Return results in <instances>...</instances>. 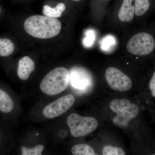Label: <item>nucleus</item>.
<instances>
[{
    "mask_svg": "<svg viewBox=\"0 0 155 155\" xmlns=\"http://www.w3.org/2000/svg\"><path fill=\"white\" fill-rule=\"evenodd\" d=\"M26 32L31 36L40 39L54 37L61 31V23L56 18L35 15L27 18L24 23Z\"/></svg>",
    "mask_w": 155,
    "mask_h": 155,
    "instance_id": "obj_1",
    "label": "nucleus"
},
{
    "mask_svg": "<svg viewBox=\"0 0 155 155\" xmlns=\"http://www.w3.org/2000/svg\"><path fill=\"white\" fill-rule=\"evenodd\" d=\"M69 81L68 69L64 67H57L47 74L41 82L40 87L45 94L56 95L67 88Z\"/></svg>",
    "mask_w": 155,
    "mask_h": 155,
    "instance_id": "obj_2",
    "label": "nucleus"
},
{
    "mask_svg": "<svg viewBox=\"0 0 155 155\" xmlns=\"http://www.w3.org/2000/svg\"><path fill=\"white\" fill-rule=\"evenodd\" d=\"M110 107L111 110L116 114L113 120L114 125L123 128L127 127L130 121L138 116L140 112L137 105L126 99L113 100Z\"/></svg>",
    "mask_w": 155,
    "mask_h": 155,
    "instance_id": "obj_3",
    "label": "nucleus"
},
{
    "mask_svg": "<svg viewBox=\"0 0 155 155\" xmlns=\"http://www.w3.org/2000/svg\"><path fill=\"white\" fill-rule=\"evenodd\" d=\"M67 123L70 133L74 137H80L88 135L95 130L98 122L95 118L72 114L67 119Z\"/></svg>",
    "mask_w": 155,
    "mask_h": 155,
    "instance_id": "obj_4",
    "label": "nucleus"
},
{
    "mask_svg": "<svg viewBox=\"0 0 155 155\" xmlns=\"http://www.w3.org/2000/svg\"><path fill=\"white\" fill-rule=\"evenodd\" d=\"M155 47L154 39L151 35L146 32L137 34L127 43V51L133 55L139 56L148 55Z\"/></svg>",
    "mask_w": 155,
    "mask_h": 155,
    "instance_id": "obj_5",
    "label": "nucleus"
},
{
    "mask_svg": "<svg viewBox=\"0 0 155 155\" xmlns=\"http://www.w3.org/2000/svg\"><path fill=\"white\" fill-rule=\"evenodd\" d=\"M105 78L109 86L115 91H128L133 84L128 76L115 67H109L106 69Z\"/></svg>",
    "mask_w": 155,
    "mask_h": 155,
    "instance_id": "obj_6",
    "label": "nucleus"
},
{
    "mask_svg": "<svg viewBox=\"0 0 155 155\" xmlns=\"http://www.w3.org/2000/svg\"><path fill=\"white\" fill-rule=\"evenodd\" d=\"M75 102L74 96L66 95L46 106L43 110V115L48 119L56 118L69 110Z\"/></svg>",
    "mask_w": 155,
    "mask_h": 155,
    "instance_id": "obj_7",
    "label": "nucleus"
},
{
    "mask_svg": "<svg viewBox=\"0 0 155 155\" xmlns=\"http://www.w3.org/2000/svg\"><path fill=\"white\" fill-rule=\"evenodd\" d=\"M70 79L73 86L78 88H82L88 84L90 78L89 75L85 70L81 68H75L70 71Z\"/></svg>",
    "mask_w": 155,
    "mask_h": 155,
    "instance_id": "obj_8",
    "label": "nucleus"
},
{
    "mask_svg": "<svg viewBox=\"0 0 155 155\" xmlns=\"http://www.w3.org/2000/svg\"><path fill=\"white\" fill-rule=\"evenodd\" d=\"M35 69V64L29 57L25 56L19 61L17 74L22 80H26L29 78L31 73Z\"/></svg>",
    "mask_w": 155,
    "mask_h": 155,
    "instance_id": "obj_9",
    "label": "nucleus"
},
{
    "mask_svg": "<svg viewBox=\"0 0 155 155\" xmlns=\"http://www.w3.org/2000/svg\"><path fill=\"white\" fill-rule=\"evenodd\" d=\"M133 2L134 0H122L118 13V17L122 22H129L133 20L135 13Z\"/></svg>",
    "mask_w": 155,
    "mask_h": 155,
    "instance_id": "obj_10",
    "label": "nucleus"
},
{
    "mask_svg": "<svg viewBox=\"0 0 155 155\" xmlns=\"http://www.w3.org/2000/svg\"><path fill=\"white\" fill-rule=\"evenodd\" d=\"M144 88H146L148 107L150 108L153 119L155 121V70Z\"/></svg>",
    "mask_w": 155,
    "mask_h": 155,
    "instance_id": "obj_11",
    "label": "nucleus"
},
{
    "mask_svg": "<svg viewBox=\"0 0 155 155\" xmlns=\"http://www.w3.org/2000/svg\"><path fill=\"white\" fill-rule=\"evenodd\" d=\"M14 108V101L11 97L5 91L0 89V112L9 114Z\"/></svg>",
    "mask_w": 155,
    "mask_h": 155,
    "instance_id": "obj_12",
    "label": "nucleus"
},
{
    "mask_svg": "<svg viewBox=\"0 0 155 155\" xmlns=\"http://www.w3.org/2000/svg\"><path fill=\"white\" fill-rule=\"evenodd\" d=\"M65 9L66 5L63 3H59L54 8H51L48 5H45L43 7V13L47 17L58 18L61 17Z\"/></svg>",
    "mask_w": 155,
    "mask_h": 155,
    "instance_id": "obj_13",
    "label": "nucleus"
},
{
    "mask_svg": "<svg viewBox=\"0 0 155 155\" xmlns=\"http://www.w3.org/2000/svg\"><path fill=\"white\" fill-rule=\"evenodd\" d=\"M14 45L11 40L0 38V56L8 57L11 55L14 50Z\"/></svg>",
    "mask_w": 155,
    "mask_h": 155,
    "instance_id": "obj_14",
    "label": "nucleus"
},
{
    "mask_svg": "<svg viewBox=\"0 0 155 155\" xmlns=\"http://www.w3.org/2000/svg\"><path fill=\"white\" fill-rule=\"evenodd\" d=\"M71 152L74 155H95L94 150L88 145L80 143L72 147Z\"/></svg>",
    "mask_w": 155,
    "mask_h": 155,
    "instance_id": "obj_15",
    "label": "nucleus"
},
{
    "mask_svg": "<svg viewBox=\"0 0 155 155\" xmlns=\"http://www.w3.org/2000/svg\"><path fill=\"white\" fill-rule=\"evenodd\" d=\"M150 0H134V9L136 16H141L150 8Z\"/></svg>",
    "mask_w": 155,
    "mask_h": 155,
    "instance_id": "obj_16",
    "label": "nucleus"
},
{
    "mask_svg": "<svg viewBox=\"0 0 155 155\" xmlns=\"http://www.w3.org/2000/svg\"><path fill=\"white\" fill-rule=\"evenodd\" d=\"M102 153L104 155H125L124 150L119 147L112 145L106 146L103 148Z\"/></svg>",
    "mask_w": 155,
    "mask_h": 155,
    "instance_id": "obj_17",
    "label": "nucleus"
},
{
    "mask_svg": "<svg viewBox=\"0 0 155 155\" xmlns=\"http://www.w3.org/2000/svg\"><path fill=\"white\" fill-rule=\"evenodd\" d=\"M45 147L42 145H38L32 148H27L23 147L21 148L22 155H41Z\"/></svg>",
    "mask_w": 155,
    "mask_h": 155,
    "instance_id": "obj_18",
    "label": "nucleus"
},
{
    "mask_svg": "<svg viewBox=\"0 0 155 155\" xmlns=\"http://www.w3.org/2000/svg\"><path fill=\"white\" fill-rule=\"evenodd\" d=\"M94 32L93 30L89 29L85 32V38L83 40V44L85 47L91 46L95 40Z\"/></svg>",
    "mask_w": 155,
    "mask_h": 155,
    "instance_id": "obj_19",
    "label": "nucleus"
},
{
    "mask_svg": "<svg viewBox=\"0 0 155 155\" xmlns=\"http://www.w3.org/2000/svg\"><path fill=\"white\" fill-rule=\"evenodd\" d=\"M115 39L113 37L108 36L103 39L102 43V48L103 50H106L109 48L110 46L114 44Z\"/></svg>",
    "mask_w": 155,
    "mask_h": 155,
    "instance_id": "obj_20",
    "label": "nucleus"
},
{
    "mask_svg": "<svg viewBox=\"0 0 155 155\" xmlns=\"http://www.w3.org/2000/svg\"><path fill=\"white\" fill-rule=\"evenodd\" d=\"M72 1H73V2H78L79 1H81V0H72Z\"/></svg>",
    "mask_w": 155,
    "mask_h": 155,
    "instance_id": "obj_21",
    "label": "nucleus"
},
{
    "mask_svg": "<svg viewBox=\"0 0 155 155\" xmlns=\"http://www.w3.org/2000/svg\"><path fill=\"white\" fill-rule=\"evenodd\" d=\"M103 1H109V0H103Z\"/></svg>",
    "mask_w": 155,
    "mask_h": 155,
    "instance_id": "obj_22",
    "label": "nucleus"
},
{
    "mask_svg": "<svg viewBox=\"0 0 155 155\" xmlns=\"http://www.w3.org/2000/svg\"><path fill=\"white\" fill-rule=\"evenodd\" d=\"M0 12H1V9H0Z\"/></svg>",
    "mask_w": 155,
    "mask_h": 155,
    "instance_id": "obj_23",
    "label": "nucleus"
},
{
    "mask_svg": "<svg viewBox=\"0 0 155 155\" xmlns=\"http://www.w3.org/2000/svg\"><path fill=\"white\" fill-rule=\"evenodd\" d=\"M0 140H1V137H0Z\"/></svg>",
    "mask_w": 155,
    "mask_h": 155,
    "instance_id": "obj_24",
    "label": "nucleus"
}]
</instances>
